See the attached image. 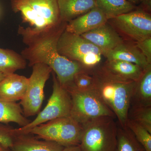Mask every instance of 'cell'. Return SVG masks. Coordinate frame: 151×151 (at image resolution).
I'll return each instance as SVG.
<instances>
[{"label": "cell", "instance_id": "6da1fadb", "mask_svg": "<svg viewBox=\"0 0 151 151\" xmlns=\"http://www.w3.org/2000/svg\"><path fill=\"white\" fill-rule=\"evenodd\" d=\"M67 24L60 22L54 26L40 30L19 26L18 29V33L27 45L21 55L28 60L29 65L32 66L36 63L48 65L66 89L73 86V77L76 73L89 70L78 63L62 56L58 51V40Z\"/></svg>", "mask_w": 151, "mask_h": 151}, {"label": "cell", "instance_id": "7a4b0ae2", "mask_svg": "<svg viewBox=\"0 0 151 151\" xmlns=\"http://www.w3.org/2000/svg\"><path fill=\"white\" fill-rule=\"evenodd\" d=\"M94 90L111 109L122 127L126 126L130 102L137 82L118 78L101 67L92 70Z\"/></svg>", "mask_w": 151, "mask_h": 151}, {"label": "cell", "instance_id": "3957f363", "mask_svg": "<svg viewBox=\"0 0 151 151\" xmlns=\"http://www.w3.org/2000/svg\"><path fill=\"white\" fill-rule=\"evenodd\" d=\"M82 125L79 147L83 151H115L118 123L112 117H101Z\"/></svg>", "mask_w": 151, "mask_h": 151}, {"label": "cell", "instance_id": "277c9868", "mask_svg": "<svg viewBox=\"0 0 151 151\" xmlns=\"http://www.w3.org/2000/svg\"><path fill=\"white\" fill-rule=\"evenodd\" d=\"M14 12H19L22 22L38 30L54 26L61 22L57 0H10Z\"/></svg>", "mask_w": 151, "mask_h": 151}, {"label": "cell", "instance_id": "5b68a950", "mask_svg": "<svg viewBox=\"0 0 151 151\" xmlns=\"http://www.w3.org/2000/svg\"><path fill=\"white\" fill-rule=\"evenodd\" d=\"M57 49L62 56L90 70L99 65L103 56L101 50L94 44L81 35L65 30L60 37Z\"/></svg>", "mask_w": 151, "mask_h": 151}, {"label": "cell", "instance_id": "8992f818", "mask_svg": "<svg viewBox=\"0 0 151 151\" xmlns=\"http://www.w3.org/2000/svg\"><path fill=\"white\" fill-rule=\"evenodd\" d=\"M82 131L81 124L69 116L40 124L26 134L35 135L40 139L55 142L65 147L79 145Z\"/></svg>", "mask_w": 151, "mask_h": 151}, {"label": "cell", "instance_id": "52a82bcc", "mask_svg": "<svg viewBox=\"0 0 151 151\" xmlns=\"http://www.w3.org/2000/svg\"><path fill=\"white\" fill-rule=\"evenodd\" d=\"M67 91L71 98L70 117L79 124L106 116L116 118L94 90L80 91L70 89Z\"/></svg>", "mask_w": 151, "mask_h": 151}, {"label": "cell", "instance_id": "ba28073f", "mask_svg": "<svg viewBox=\"0 0 151 151\" xmlns=\"http://www.w3.org/2000/svg\"><path fill=\"white\" fill-rule=\"evenodd\" d=\"M53 78V90L46 106L40 112L33 121L26 126L15 128L16 134H26L33 128L54 119L70 116L71 100L70 94L61 86L55 73L52 72Z\"/></svg>", "mask_w": 151, "mask_h": 151}, {"label": "cell", "instance_id": "9c48e42d", "mask_svg": "<svg viewBox=\"0 0 151 151\" xmlns=\"http://www.w3.org/2000/svg\"><path fill=\"white\" fill-rule=\"evenodd\" d=\"M52 70L43 63L32 66V72L24 97L19 104L26 117L35 116L40 112L44 99V88Z\"/></svg>", "mask_w": 151, "mask_h": 151}, {"label": "cell", "instance_id": "30bf717a", "mask_svg": "<svg viewBox=\"0 0 151 151\" xmlns=\"http://www.w3.org/2000/svg\"><path fill=\"white\" fill-rule=\"evenodd\" d=\"M120 32L136 42L151 37V16L144 9H136L108 20Z\"/></svg>", "mask_w": 151, "mask_h": 151}, {"label": "cell", "instance_id": "8fae6325", "mask_svg": "<svg viewBox=\"0 0 151 151\" xmlns=\"http://www.w3.org/2000/svg\"><path fill=\"white\" fill-rule=\"evenodd\" d=\"M81 36L98 47L103 55L124 42L119 34L107 22Z\"/></svg>", "mask_w": 151, "mask_h": 151}, {"label": "cell", "instance_id": "7c38bea8", "mask_svg": "<svg viewBox=\"0 0 151 151\" xmlns=\"http://www.w3.org/2000/svg\"><path fill=\"white\" fill-rule=\"evenodd\" d=\"M108 21L103 11L96 7L68 22L65 30L71 33L81 35L103 25Z\"/></svg>", "mask_w": 151, "mask_h": 151}, {"label": "cell", "instance_id": "4fadbf2b", "mask_svg": "<svg viewBox=\"0 0 151 151\" xmlns=\"http://www.w3.org/2000/svg\"><path fill=\"white\" fill-rule=\"evenodd\" d=\"M29 78L16 73L5 76L0 81V99L7 102H17L24 97Z\"/></svg>", "mask_w": 151, "mask_h": 151}, {"label": "cell", "instance_id": "5bb4252c", "mask_svg": "<svg viewBox=\"0 0 151 151\" xmlns=\"http://www.w3.org/2000/svg\"><path fill=\"white\" fill-rule=\"evenodd\" d=\"M65 147L30 134L17 135L11 151H63Z\"/></svg>", "mask_w": 151, "mask_h": 151}, {"label": "cell", "instance_id": "9a60e30c", "mask_svg": "<svg viewBox=\"0 0 151 151\" xmlns=\"http://www.w3.org/2000/svg\"><path fill=\"white\" fill-rule=\"evenodd\" d=\"M107 60H119L132 63L146 69L151 64L137 46L123 42L103 55Z\"/></svg>", "mask_w": 151, "mask_h": 151}, {"label": "cell", "instance_id": "2e32d148", "mask_svg": "<svg viewBox=\"0 0 151 151\" xmlns=\"http://www.w3.org/2000/svg\"><path fill=\"white\" fill-rule=\"evenodd\" d=\"M101 68L118 78L137 82L145 69L132 63L119 60H107Z\"/></svg>", "mask_w": 151, "mask_h": 151}, {"label": "cell", "instance_id": "e0dca14e", "mask_svg": "<svg viewBox=\"0 0 151 151\" xmlns=\"http://www.w3.org/2000/svg\"><path fill=\"white\" fill-rule=\"evenodd\" d=\"M61 22L68 23L97 7L96 0H57Z\"/></svg>", "mask_w": 151, "mask_h": 151}, {"label": "cell", "instance_id": "ac0fdd59", "mask_svg": "<svg viewBox=\"0 0 151 151\" xmlns=\"http://www.w3.org/2000/svg\"><path fill=\"white\" fill-rule=\"evenodd\" d=\"M131 106H151V65L145 70L137 82L131 98Z\"/></svg>", "mask_w": 151, "mask_h": 151}, {"label": "cell", "instance_id": "d6986e66", "mask_svg": "<svg viewBox=\"0 0 151 151\" xmlns=\"http://www.w3.org/2000/svg\"><path fill=\"white\" fill-rule=\"evenodd\" d=\"M30 122V120L24 115L19 103L0 99V123L8 124L15 123L22 127L26 126Z\"/></svg>", "mask_w": 151, "mask_h": 151}, {"label": "cell", "instance_id": "ffe728a7", "mask_svg": "<svg viewBox=\"0 0 151 151\" xmlns=\"http://www.w3.org/2000/svg\"><path fill=\"white\" fill-rule=\"evenodd\" d=\"M26 60L14 50L0 48V72L5 76L26 67Z\"/></svg>", "mask_w": 151, "mask_h": 151}, {"label": "cell", "instance_id": "44dd1931", "mask_svg": "<svg viewBox=\"0 0 151 151\" xmlns=\"http://www.w3.org/2000/svg\"><path fill=\"white\" fill-rule=\"evenodd\" d=\"M97 7L105 14L108 20L137 9L128 0H96Z\"/></svg>", "mask_w": 151, "mask_h": 151}, {"label": "cell", "instance_id": "7402d4cb", "mask_svg": "<svg viewBox=\"0 0 151 151\" xmlns=\"http://www.w3.org/2000/svg\"><path fill=\"white\" fill-rule=\"evenodd\" d=\"M115 151H145L134 135L127 127L118 123L117 144Z\"/></svg>", "mask_w": 151, "mask_h": 151}, {"label": "cell", "instance_id": "603a6c76", "mask_svg": "<svg viewBox=\"0 0 151 151\" xmlns=\"http://www.w3.org/2000/svg\"><path fill=\"white\" fill-rule=\"evenodd\" d=\"M128 119L145 128L151 134V106L129 107Z\"/></svg>", "mask_w": 151, "mask_h": 151}, {"label": "cell", "instance_id": "cb8c5ba5", "mask_svg": "<svg viewBox=\"0 0 151 151\" xmlns=\"http://www.w3.org/2000/svg\"><path fill=\"white\" fill-rule=\"evenodd\" d=\"M126 126L133 133L145 150L151 151V133L142 126L130 119H127Z\"/></svg>", "mask_w": 151, "mask_h": 151}, {"label": "cell", "instance_id": "d4e9b609", "mask_svg": "<svg viewBox=\"0 0 151 151\" xmlns=\"http://www.w3.org/2000/svg\"><path fill=\"white\" fill-rule=\"evenodd\" d=\"M92 70H83L76 73L73 77V86L67 90L70 89L80 91L94 90V80Z\"/></svg>", "mask_w": 151, "mask_h": 151}, {"label": "cell", "instance_id": "484cf974", "mask_svg": "<svg viewBox=\"0 0 151 151\" xmlns=\"http://www.w3.org/2000/svg\"><path fill=\"white\" fill-rule=\"evenodd\" d=\"M15 129L8 124L0 123V144L9 147H12L17 136Z\"/></svg>", "mask_w": 151, "mask_h": 151}, {"label": "cell", "instance_id": "4316f807", "mask_svg": "<svg viewBox=\"0 0 151 151\" xmlns=\"http://www.w3.org/2000/svg\"><path fill=\"white\" fill-rule=\"evenodd\" d=\"M136 46L146 58L149 63L151 64V37L137 42Z\"/></svg>", "mask_w": 151, "mask_h": 151}, {"label": "cell", "instance_id": "83f0119b", "mask_svg": "<svg viewBox=\"0 0 151 151\" xmlns=\"http://www.w3.org/2000/svg\"><path fill=\"white\" fill-rule=\"evenodd\" d=\"M139 3L141 2L144 6V10L150 12L151 9V0H139Z\"/></svg>", "mask_w": 151, "mask_h": 151}, {"label": "cell", "instance_id": "f1b7e54d", "mask_svg": "<svg viewBox=\"0 0 151 151\" xmlns=\"http://www.w3.org/2000/svg\"><path fill=\"white\" fill-rule=\"evenodd\" d=\"M63 151H83L79 145L65 147Z\"/></svg>", "mask_w": 151, "mask_h": 151}, {"label": "cell", "instance_id": "f546056e", "mask_svg": "<svg viewBox=\"0 0 151 151\" xmlns=\"http://www.w3.org/2000/svg\"><path fill=\"white\" fill-rule=\"evenodd\" d=\"M0 151H11L10 148L0 144Z\"/></svg>", "mask_w": 151, "mask_h": 151}, {"label": "cell", "instance_id": "4dcf8cb0", "mask_svg": "<svg viewBox=\"0 0 151 151\" xmlns=\"http://www.w3.org/2000/svg\"><path fill=\"white\" fill-rule=\"evenodd\" d=\"M128 1L135 5L139 3V0H128Z\"/></svg>", "mask_w": 151, "mask_h": 151}, {"label": "cell", "instance_id": "1f68e13d", "mask_svg": "<svg viewBox=\"0 0 151 151\" xmlns=\"http://www.w3.org/2000/svg\"><path fill=\"white\" fill-rule=\"evenodd\" d=\"M5 75L3 74L2 73L0 72V81H1L4 78Z\"/></svg>", "mask_w": 151, "mask_h": 151}]
</instances>
